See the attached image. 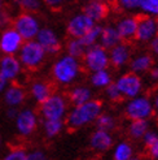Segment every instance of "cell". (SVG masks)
I'll return each instance as SVG.
<instances>
[{"instance_id":"obj_9","label":"cell","mask_w":158,"mask_h":160,"mask_svg":"<svg viewBox=\"0 0 158 160\" xmlns=\"http://www.w3.org/2000/svg\"><path fill=\"white\" fill-rule=\"evenodd\" d=\"M81 60H82L84 70L88 72V73L110 68L109 51L100 44H95L90 47V48H87L86 53L83 55V58Z\"/></svg>"},{"instance_id":"obj_2","label":"cell","mask_w":158,"mask_h":160,"mask_svg":"<svg viewBox=\"0 0 158 160\" xmlns=\"http://www.w3.org/2000/svg\"><path fill=\"white\" fill-rule=\"evenodd\" d=\"M102 111L104 103L97 98H93L81 106H72L65 117L66 128L70 130H79L84 126L95 124Z\"/></svg>"},{"instance_id":"obj_49","label":"cell","mask_w":158,"mask_h":160,"mask_svg":"<svg viewBox=\"0 0 158 160\" xmlns=\"http://www.w3.org/2000/svg\"><path fill=\"white\" fill-rule=\"evenodd\" d=\"M93 2H105V0H93Z\"/></svg>"},{"instance_id":"obj_18","label":"cell","mask_w":158,"mask_h":160,"mask_svg":"<svg viewBox=\"0 0 158 160\" xmlns=\"http://www.w3.org/2000/svg\"><path fill=\"white\" fill-rule=\"evenodd\" d=\"M137 23H139V16L133 13H124L119 18H117L114 25L123 42H132L135 39Z\"/></svg>"},{"instance_id":"obj_21","label":"cell","mask_w":158,"mask_h":160,"mask_svg":"<svg viewBox=\"0 0 158 160\" xmlns=\"http://www.w3.org/2000/svg\"><path fill=\"white\" fill-rule=\"evenodd\" d=\"M153 65H154V56L149 51H140V52H133L127 68L128 70L139 76H145Z\"/></svg>"},{"instance_id":"obj_28","label":"cell","mask_w":158,"mask_h":160,"mask_svg":"<svg viewBox=\"0 0 158 160\" xmlns=\"http://www.w3.org/2000/svg\"><path fill=\"white\" fill-rule=\"evenodd\" d=\"M95 126L96 129H102V130H108V132H114L118 128V120L114 113L109 111H102L101 115L97 117V120L95 121Z\"/></svg>"},{"instance_id":"obj_5","label":"cell","mask_w":158,"mask_h":160,"mask_svg":"<svg viewBox=\"0 0 158 160\" xmlns=\"http://www.w3.org/2000/svg\"><path fill=\"white\" fill-rule=\"evenodd\" d=\"M122 112L128 121L130 120H151L156 112V108L153 106L151 95L144 92L139 97L126 99Z\"/></svg>"},{"instance_id":"obj_4","label":"cell","mask_w":158,"mask_h":160,"mask_svg":"<svg viewBox=\"0 0 158 160\" xmlns=\"http://www.w3.org/2000/svg\"><path fill=\"white\" fill-rule=\"evenodd\" d=\"M18 59L22 64L25 70L35 72L40 69L48 58V55L44 51V48L38 43L36 39H31V41H25L21 47L20 52L17 53Z\"/></svg>"},{"instance_id":"obj_10","label":"cell","mask_w":158,"mask_h":160,"mask_svg":"<svg viewBox=\"0 0 158 160\" xmlns=\"http://www.w3.org/2000/svg\"><path fill=\"white\" fill-rule=\"evenodd\" d=\"M35 39L44 48L48 56H58L64 48V44H62L57 30H54L51 26H42Z\"/></svg>"},{"instance_id":"obj_35","label":"cell","mask_w":158,"mask_h":160,"mask_svg":"<svg viewBox=\"0 0 158 160\" xmlns=\"http://www.w3.org/2000/svg\"><path fill=\"white\" fill-rule=\"evenodd\" d=\"M140 13L158 18V0H143L140 5Z\"/></svg>"},{"instance_id":"obj_22","label":"cell","mask_w":158,"mask_h":160,"mask_svg":"<svg viewBox=\"0 0 158 160\" xmlns=\"http://www.w3.org/2000/svg\"><path fill=\"white\" fill-rule=\"evenodd\" d=\"M88 17L95 22V23H101L108 18L110 13V8L106 2H93L90 0L83 5L82 9Z\"/></svg>"},{"instance_id":"obj_7","label":"cell","mask_w":158,"mask_h":160,"mask_svg":"<svg viewBox=\"0 0 158 160\" xmlns=\"http://www.w3.org/2000/svg\"><path fill=\"white\" fill-rule=\"evenodd\" d=\"M40 125L39 112L31 107H22L18 111L17 117L14 118L16 132L21 138H30L34 135Z\"/></svg>"},{"instance_id":"obj_39","label":"cell","mask_w":158,"mask_h":160,"mask_svg":"<svg viewBox=\"0 0 158 160\" xmlns=\"http://www.w3.org/2000/svg\"><path fill=\"white\" fill-rule=\"evenodd\" d=\"M43 5L47 7L51 11H60L65 5L66 0H42Z\"/></svg>"},{"instance_id":"obj_1","label":"cell","mask_w":158,"mask_h":160,"mask_svg":"<svg viewBox=\"0 0 158 160\" xmlns=\"http://www.w3.org/2000/svg\"><path fill=\"white\" fill-rule=\"evenodd\" d=\"M84 72L82 60L69 53H60L51 65V78L60 87H69L79 82Z\"/></svg>"},{"instance_id":"obj_19","label":"cell","mask_w":158,"mask_h":160,"mask_svg":"<svg viewBox=\"0 0 158 160\" xmlns=\"http://www.w3.org/2000/svg\"><path fill=\"white\" fill-rule=\"evenodd\" d=\"M53 85L43 78H36L33 79L27 87V92L30 99L33 100L35 104H42V103L48 99V97H51V94L53 92Z\"/></svg>"},{"instance_id":"obj_42","label":"cell","mask_w":158,"mask_h":160,"mask_svg":"<svg viewBox=\"0 0 158 160\" xmlns=\"http://www.w3.org/2000/svg\"><path fill=\"white\" fill-rule=\"evenodd\" d=\"M149 52H151L154 58L158 59V35L154 37L151 42H149Z\"/></svg>"},{"instance_id":"obj_31","label":"cell","mask_w":158,"mask_h":160,"mask_svg":"<svg viewBox=\"0 0 158 160\" xmlns=\"http://www.w3.org/2000/svg\"><path fill=\"white\" fill-rule=\"evenodd\" d=\"M101 30H102V25H101V23H95L93 28L88 31V33L84 34L81 38L82 42L84 43V46L87 47V48H90V47H92L95 44H99L100 35H101Z\"/></svg>"},{"instance_id":"obj_3","label":"cell","mask_w":158,"mask_h":160,"mask_svg":"<svg viewBox=\"0 0 158 160\" xmlns=\"http://www.w3.org/2000/svg\"><path fill=\"white\" fill-rule=\"evenodd\" d=\"M70 107L66 94L53 91L48 99L38 106V112L42 120H65Z\"/></svg>"},{"instance_id":"obj_17","label":"cell","mask_w":158,"mask_h":160,"mask_svg":"<svg viewBox=\"0 0 158 160\" xmlns=\"http://www.w3.org/2000/svg\"><path fill=\"white\" fill-rule=\"evenodd\" d=\"M158 35L157 30V18L141 14L139 16V23L135 34V41L139 44H149L154 37Z\"/></svg>"},{"instance_id":"obj_50","label":"cell","mask_w":158,"mask_h":160,"mask_svg":"<svg viewBox=\"0 0 158 160\" xmlns=\"http://www.w3.org/2000/svg\"><path fill=\"white\" fill-rule=\"evenodd\" d=\"M157 30H158V18H157Z\"/></svg>"},{"instance_id":"obj_34","label":"cell","mask_w":158,"mask_h":160,"mask_svg":"<svg viewBox=\"0 0 158 160\" xmlns=\"http://www.w3.org/2000/svg\"><path fill=\"white\" fill-rule=\"evenodd\" d=\"M102 94H104V98L106 102L112 103V104H118V103H121L123 100V97L121 91L118 90L117 85L113 82L112 85H109L106 89L102 90Z\"/></svg>"},{"instance_id":"obj_16","label":"cell","mask_w":158,"mask_h":160,"mask_svg":"<svg viewBox=\"0 0 158 160\" xmlns=\"http://www.w3.org/2000/svg\"><path fill=\"white\" fill-rule=\"evenodd\" d=\"M115 143L114 134L112 132L102 130V129H95L88 139V146L93 152L97 154H105L108 151H112Z\"/></svg>"},{"instance_id":"obj_14","label":"cell","mask_w":158,"mask_h":160,"mask_svg":"<svg viewBox=\"0 0 158 160\" xmlns=\"http://www.w3.org/2000/svg\"><path fill=\"white\" fill-rule=\"evenodd\" d=\"M23 67L17 55H2L0 56V74L8 82H17L23 73Z\"/></svg>"},{"instance_id":"obj_30","label":"cell","mask_w":158,"mask_h":160,"mask_svg":"<svg viewBox=\"0 0 158 160\" xmlns=\"http://www.w3.org/2000/svg\"><path fill=\"white\" fill-rule=\"evenodd\" d=\"M12 3L18 8L20 12L30 13H38L43 7L42 0H12Z\"/></svg>"},{"instance_id":"obj_8","label":"cell","mask_w":158,"mask_h":160,"mask_svg":"<svg viewBox=\"0 0 158 160\" xmlns=\"http://www.w3.org/2000/svg\"><path fill=\"white\" fill-rule=\"evenodd\" d=\"M12 26L21 34L23 41L35 39L39 30L42 29V22L36 16V13L20 12L12 20Z\"/></svg>"},{"instance_id":"obj_48","label":"cell","mask_w":158,"mask_h":160,"mask_svg":"<svg viewBox=\"0 0 158 160\" xmlns=\"http://www.w3.org/2000/svg\"><path fill=\"white\" fill-rule=\"evenodd\" d=\"M3 147V138H2V134H0V150Z\"/></svg>"},{"instance_id":"obj_40","label":"cell","mask_w":158,"mask_h":160,"mask_svg":"<svg viewBox=\"0 0 158 160\" xmlns=\"http://www.w3.org/2000/svg\"><path fill=\"white\" fill-rule=\"evenodd\" d=\"M12 20L13 18L11 17V14L8 13L7 9L0 12V30H3L5 28H8V26H11L12 25Z\"/></svg>"},{"instance_id":"obj_38","label":"cell","mask_w":158,"mask_h":160,"mask_svg":"<svg viewBox=\"0 0 158 160\" xmlns=\"http://www.w3.org/2000/svg\"><path fill=\"white\" fill-rule=\"evenodd\" d=\"M146 76V82L152 86H158V65H154L149 69V72L145 74Z\"/></svg>"},{"instance_id":"obj_24","label":"cell","mask_w":158,"mask_h":160,"mask_svg":"<svg viewBox=\"0 0 158 160\" xmlns=\"http://www.w3.org/2000/svg\"><path fill=\"white\" fill-rule=\"evenodd\" d=\"M121 42H122V38H121L119 33H118V30H117L114 23H106V25H102L100 42H99L100 46H102L104 48H106L109 51L110 48H113L114 46H117Z\"/></svg>"},{"instance_id":"obj_46","label":"cell","mask_w":158,"mask_h":160,"mask_svg":"<svg viewBox=\"0 0 158 160\" xmlns=\"http://www.w3.org/2000/svg\"><path fill=\"white\" fill-rule=\"evenodd\" d=\"M128 160H145L143 156H141V155H133L131 159H128Z\"/></svg>"},{"instance_id":"obj_45","label":"cell","mask_w":158,"mask_h":160,"mask_svg":"<svg viewBox=\"0 0 158 160\" xmlns=\"http://www.w3.org/2000/svg\"><path fill=\"white\" fill-rule=\"evenodd\" d=\"M8 85H9V82H8L2 74H0V97H2L3 92L5 91V89H7Z\"/></svg>"},{"instance_id":"obj_43","label":"cell","mask_w":158,"mask_h":160,"mask_svg":"<svg viewBox=\"0 0 158 160\" xmlns=\"http://www.w3.org/2000/svg\"><path fill=\"white\" fill-rule=\"evenodd\" d=\"M18 111L20 108H16V107H7L5 109V116L8 120H12V121H14V118L17 117L18 115Z\"/></svg>"},{"instance_id":"obj_44","label":"cell","mask_w":158,"mask_h":160,"mask_svg":"<svg viewBox=\"0 0 158 160\" xmlns=\"http://www.w3.org/2000/svg\"><path fill=\"white\" fill-rule=\"evenodd\" d=\"M151 98H152V102H153V106L156 108V112H158V86L156 87V90L151 94Z\"/></svg>"},{"instance_id":"obj_15","label":"cell","mask_w":158,"mask_h":160,"mask_svg":"<svg viewBox=\"0 0 158 160\" xmlns=\"http://www.w3.org/2000/svg\"><path fill=\"white\" fill-rule=\"evenodd\" d=\"M27 98H29L27 89L18 82H11L2 95V99L5 107H16V108L23 107Z\"/></svg>"},{"instance_id":"obj_32","label":"cell","mask_w":158,"mask_h":160,"mask_svg":"<svg viewBox=\"0 0 158 160\" xmlns=\"http://www.w3.org/2000/svg\"><path fill=\"white\" fill-rule=\"evenodd\" d=\"M143 0H114L115 7L123 13L140 12V5Z\"/></svg>"},{"instance_id":"obj_12","label":"cell","mask_w":158,"mask_h":160,"mask_svg":"<svg viewBox=\"0 0 158 160\" xmlns=\"http://www.w3.org/2000/svg\"><path fill=\"white\" fill-rule=\"evenodd\" d=\"M23 38L12 25L0 30V53L17 55L23 44Z\"/></svg>"},{"instance_id":"obj_41","label":"cell","mask_w":158,"mask_h":160,"mask_svg":"<svg viewBox=\"0 0 158 160\" xmlns=\"http://www.w3.org/2000/svg\"><path fill=\"white\" fill-rule=\"evenodd\" d=\"M146 154H148V158L151 160H158V139L151 147L146 148Z\"/></svg>"},{"instance_id":"obj_23","label":"cell","mask_w":158,"mask_h":160,"mask_svg":"<svg viewBox=\"0 0 158 160\" xmlns=\"http://www.w3.org/2000/svg\"><path fill=\"white\" fill-rule=\"evenodd\" d=\"M114 74L113 70L110 68L101 69L97 72H92L88 73V83L93 90H104L109 85H112L114 82Z\"/></svg>"},{"instance_id":"obj_6","label":"cell","mask_w":158,"mask_h":160,"mask_svg":"<svg viewBox=\"0 0 158 160\" xmlns=\"http://www.w3.org/2000/svg\"><path fill=\"white\" fill-rule=\"evenodd\" d=\"M114 83L117 85L118 90L121 91L123 99H131L144 94L145 81L143 76H139L131 70H126L119 73L114 78Z\"/></svg>"},{"instance_id":"obj_27","label":"cell","mask_w":158,"mask_h":160,"mask_svg":"<svg viewBox=\"0 0 158 160\" xmlns=\"http://www.w3.org/2000/svg\"><path fill=\"white\" fill-rule=\"evenodd\" d=\"M151 129L149 120H130L127 125V135L131 141H141L143 135Z\"/></svg>"},{"instance_id":"obj_20","label":"cell","mask_w":158,"mask_h":160,"mask_svg":"<svg viewBox=\"0 0 158 160\" xmlns=\"http://www.w3.org/2000/svg\"><path fill=\"white\" fill-rule=\"evenodd\" d=\"M66 97L70 106H81L95 98V90L90 86V83L77 82L75 85L69 87Z\"/></svg>"},{"instance_id":"obj_37","label":"cell","mask_w":158,"mask_h":160,"mask_svg":"<svg viewBox=\"0 0 158 160\" xmlns=\"http://www.w3.org/2000/svg\"><path fill=\"white\" fill-rule=\"evenodd\" d=\"M157 139H158V132L151 128V129H149V130L143 135V138H141L140 142H141V145H143L145 148H148V147H151Z\"/></svg>"},{"instance_id":"obj_29","label":"cell","mask_w":158,"mask_h":160,"mask_svg":"<svg viewBox=\"0 0 158 160\" xmlns=\"http://www.w3.org/2000/svg\"><path fill=\"white\" fill-rule=\"evenodd\" d=\"M64 48L66 53L74 56V58H78V59H82L83 55L87 51V47L84 46L81 38H69L64 46Z\"/></svg>"},{"instance_id":"obj_25","label":"cell","mask_w":158,"mask_h":160,"mask_svg":"<svg viewBox=\"0 0 158 160\" xmlns=\"http://www.w3.org/2000/svg\"><path fill=\"white\" fill-rule=\"evenodd\" d=\"M135 155V147L132 142L127 139H121L114 143L112 148V159L113 160H128Z\"/></svg>"},{"instance_id":"obj_26","label":"cell","mask_w":158,"mask_h":160,"mask_svg":"<svg viewBox=\"0 0 158 160\" xmlns=\"http://www.w3.org/2000/svg\"><path fill=\"white\" fill-rule=\"evenodd\" d=\"M40 125H42L44 137L48 139H53L58 137L66 128L65 120H42Z\"/></svg>"},{"instance_id":"obj_13","label":"cell","mask_w":158,"mask_h":160,"mask_svg":"<svg viewBox=\"0 0 158 160\" xmlns=\"http://www.w3.org/2000/svg\"><path fill=\"white\" fill-rule=\"evenodd\" d=\"M133 55V50L131 42H121L113 48L109 50V60H110V68L114 70H123L128 67V62Z\"/></svg>"},{"instance_id":"obj_36","label":"cell","mask_w":158,"mask_h":160,"mask_svg":"<svg viewBox=\"0 0 158 160\" xmlns=\"http://www.w3.org/2000/svg\"><path fill=\"white\" fill-rule=\"evenodd\" d=\"M26 160H51V159L45 150L40 147H34L31 150H27Z\"/></svg>"},{"instance_id":"obj_47","label":"cell","mask_w":158,"mask_h":160,"mask_svg":"<svg viewBox=\"0 0 158 160\" xmlns=\"http://www.w3.org/2000/svg\"><path fill=\"white\" fill-rule=\"evenodd\" d=\"M5 9V0H0V12Z\"/></svg>"},{"instance_id":"obj_11","label":"cell","mask_w":158,"mask_h":160,"mask_svg":"<svg viewBox=\"0 0 158 160\" xmlns=\"http://www.w3.org/2000/svg\"><path fill=\"white\" fill-rule=\"evenodd\" d=\"M95 22L83 11L72 14L66 21L65 31L69 38H82L93 28Z\"/></svg>"},{"instance_id":"obj_33","label":"cell","mask_w":158,"mask_h":160,"mask_svg":"<svg viewBox=\"0 0 158 160\" xmlns=\"http://www.w3.org/2000/svg\"><path fill=\"white\" fill-rule=\"evenodd\" d=\"M27 150L23 146H13L9 147L0 160H26Z\"/></svg>"},{"instance_id":"obj_51","label":"cell","mask_w":158,"mask_h":160,"mask_svg":"<svg viewBox=\"0 0 158 160\" xmlns=\"http://www.w3.org/2000/svg\"><path fill=\"white\" fill-rule=\"evenodd\" d=\"M110 160H113V159H110Z\"/></svg>"}]
</instances>
